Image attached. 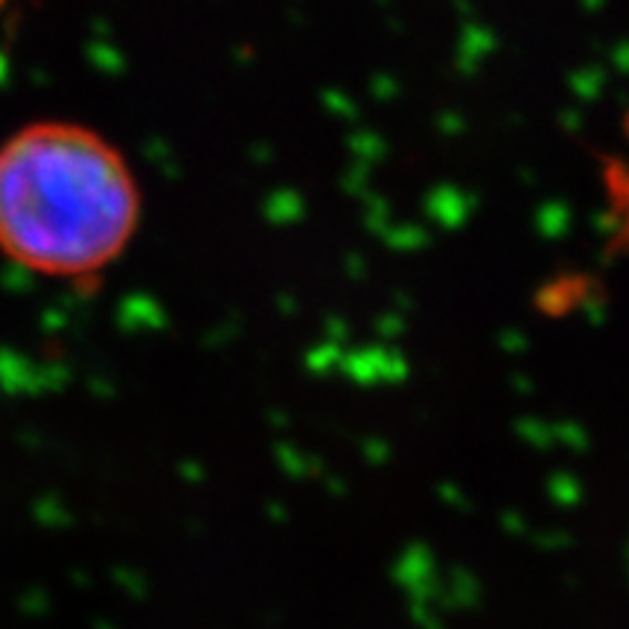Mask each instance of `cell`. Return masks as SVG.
<instances>
[{
    "mask_svg": "<svg viewBox=\"0 0 629 629\" xmlns=\"http://www.w3.org/2000/svg\"><path fill=\"white\" fill-rule=\"evenodd\" d=\"M141 225V189L123 152L64 120L0 143V254L32 275L82 280L120 260Z\"/></svg>",
    "mask_w": 629,
    "mask_h": 629,
    "instance_id": "obj_1",
    "label": "cell"
},
{
    "mask_svg": "<svg viewBox=\"0 0 629 629\" xmlns=\"http://www.w3.org/2000/svg\"><path fill=\"white\" fill-rule=\"evenodd\" d=\"M3 7H7V0H0V9H3Z\"/></svg>",
    "mask_w": 629,
    "mask_h": 629,
    "instance_id": "obj_2",
    "label": "cell"
}]
</instances>
